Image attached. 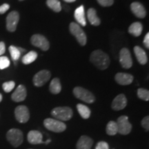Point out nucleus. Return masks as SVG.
I'll return each instance as SVG.
<instances>
[{"instance_id": "obj_1", "label": "nucleus", "mask_w": 149, "mask_h": 149, "mask_svg": "<svg viewBox=\"0 0 149 149\" xmlns=\"http://www.w3.org/2000/svg\"><path fill=\"white\" fill-rule=\"evenodd\" d=\"M91 61L100 70H106L110 65L109 56L101 50H96L91 53Z\"/></svg>"}, {"instance_id": "obj_2", "label": "nucleus", "mask_w": 149, "mask_h": 149, "mask_svg": "<svg viewBox=\"0 0 149 149\" xmlns=\"http://www.w3.org/2000/svg\"><path fill=\"white\" fill-rule=\"evenodd\" d=\"M51 115L56 120L59 121H68L73 115L72 110L69 107H56L51 111Z\"/></svg>"}, {"instance_id": "obj_3", "label": "nucleus", "mask_w": 149, "mask_h": 149, "mask_svg": "<svg viewBox=\"0 0 149 149\" xmlns=\"http://www.w3.org/2000/svg\"><path fill=\"white\" fill-rule=\"evenodd\" d=\"M6 139L13 146H19L24 141L23 133L21 130L17 128H12L6 133Z\"/></svg>"}, {"instance_id": "obj_4", "label": "nucleus", "mask_w": 149, "mask_h": 149, "mask_svg": "<svg viewBox=\"0 0 149 149\" xmlns=\"http://www.w3.org/2000/svg\"><path fill=\"white\" fill-rule=\"evenodd\" d=\"M73 94L77 99L88 104H92L95 101L94 95L82 87L77 86L73 89Z\"/></svg>"}, {"instance_id": "obj_5", "label": "nucleus", "mask_w": 149, "mask_h": 149, "mask_svg": "<svg viewBox=\"0 0 149 149\" xmlns=\"http://www.w3.org/2000/svg\"><path fill=\"white\" fill-rule=\"evenodd\" d=\"M44 125L48 130L55 133H61L66 129V125L64 122L53 118H47L44 120Z\"/></svg>"}, {"instance_id": "obj_6", "label": "nucleus", "mask_w": 149, "mask_h": 149, "mask_svg": "<svg viewBox=\"0 0 149 149\" xmlns=\"http://www.w3.org/2000/svg\"><path fill=\"white\" fill-rule=\"evenodd\" d=\"M69 30L71 34L77 39L80 45L84 46L86 44V35L79 24L74 22H71L69 26Z\"/></svg>"}, {"instance_id": "obj_7", "label": "nucleus", "mask_w": 149, "mask_h": 149, "mask_svg": "<svg viewBox=\"0 0 149 149\" xmlns=\"http://www.w3.org/2000/svg\"><path fill=\"white\" fill-rule=\"evenodd\" d=\"M117 133L121 135H128L132 130V125L128 121V117L126 115H122L117 119Z\"/></svg>"}, {"instance_id": "obj_8", "label": "nucleus", "mask_w": 149, "mask_h": 149, "mask_svg": "<svg viewBox=\"0 0 149 149\" xmlns=\"http://www.w3.org/2000/svg\"><path fill=\"white\" fill-rule=\"evenodd\" d=\"M31 42L33 46L41 48L42 51H48L49 49L50 44L47 39L42 35L36 34L31 37Z\"/></svg>"}, {"instance_id": "obj_9", "label": "nucleus", "mask_w": 149, "mask_h": 149, "mask_svg": "<svg viewBox=\"0 0 149 149\" xmlns=\"http://www.w3.org/2000/svg\"><path fill=\"white\" fill-rule=\"evenodd\" d=\"M51 77V74L47 70H42L35 74L33 81L35 86L41 87L47 82Z\"/></svg>"}, {"instance_id": "obj_10", "label": "nucleus", "mask_w": 149, "mask_h": 149, "mask_svg": "<svg viewBox=\"0 0 149 149\" xmlns=\"http://www.w3.org/2000/svg\"><path fill=\"white\" fill-rule=\"evenodd\" d=\"M15 116L19 123H26L29 120V110L26 106H18L15 110Z\"/></svg>"}, {"instance_id": "obj_11", "label": "nucleus", "mask_w": 149, "mask_h": 149, "mask_svg": "<svg viewBox=\"0 0 149 149\" xmlns=\"http://www.w3.org/2000/svg\"><path fill=\"white\" fill-rule=\"evenodd\" d=\"M120 61L122 66L124 68H131L133 66V60H132L131 55L129 50L126 48H123L120 53Z\"/></svg>"}, {"instance_id": "obj_12", "label": "nucleus", "mask_w": 149, "mask_h": 149, "mask_svg": "<svg viewBox=\"0 0 149 149\" xmlns=\"http://www.w3.org/2000/svg\"><path fill=\"white\" fill-rule=\"evenodd\" d=\"M19 20V14L17 11H12L6 17V29L10 32L15 31Z\"/></svg>"}, {"instance_id": "obj_13", "label": "nucleus", "mask_w": 149, "mask_h": 149, "mask_svg": "<svg viewBox=\"0 0 149 149\" xmlns=\"http://www.w3.org/2000/svg\"><path fill=\"white\" fill-rule=\"evenodd\" d=\"M127 105V100L124 94L118 95L112 102L111 107L114 111H121Z\"/></svg>"}, {"instance_id": "obj_14", "label": "nucleus", "mask_w": 149, "mask_h": 149, "mask_svg": "<svg viewBox=\"0 0 149 149\" xmlns=\"http://www.w3.org/2000/svg\"><path fill=\"white\" fill-rule=\"evenodd\" d=\"M26 95L27 92L26 87L24 85H19L12 94L11 99L15 102H20L25 100Z\"/></svg>"}, {"instance_id": "obj_15", "label": "nucleus", "mask_w": 149, "mask_h": 149, "mask_svg": "<svg viewBox=\"0 0 149 149\" xmlns=\"http://www.w3.org/2000/svg\"><path fill=\"white\" fill-rule=\"evenodd\" d=\"M115 79L116 82L120 85L126 86L129 85L133 82L134 77L130 74L125 73V72H119L116 74Z\"/></svg>"}, {"instance_id": "obj_16", "label": "nucleus", "mask_w": 149, "mask_h": 149, "mask_svg": "<svg viewBox=\"0 0 149 149\" xmlns=\"http://www.w3.org/2000/svg\"><path fill=\"white\" fill-rule=\"evenodd\" d=\"M130 9L133 13L138 18H144L146 17V11L144 6L139 2H133L130 5Z\"/></svg>"}, {"instance_id": "obj_17", "label": "nucleus", "mask_w": 149, "mask_h": 149, "mask_svg": "<svg viewBox=\"0 0 149 149\" xmlns=\"http://www.w3.org/2000/svg\"><path fill=\"white\" fill-rule=\"evenodd\" d=\"M42 134L38 130H31L27 135L28 141L31 144H39L44 143Z\"/></svg>"}, {"instance_id": "obj_18", "label": "nucleus", "mask_w": 149, "mask_h": 149, "mask_svg": "<svg viewBox=\"0 0 149 149\" xmlns=\"http://www.w3.org/2000/svg\"><path fill=\"white\" fill-rule=\"evenodd\" d=\"M93 144V140L88 136L82 135L80 137L76 144L77 149H91Z\"/></svg>"}, {"instance_id": "obj_19", "label": "nucleus", "mask_w": 149, "mask_h": 149, "mask_svg": "<svg viewBox=\"0 0 149 149\" xmlns=\"http://www.w3.org/2000/svg\"><path fill=\"white\" fill-rule=\"evenodd\" d=\"M74 17L79 24V25L85 26L86 25V21L85 18V13H84V7L83 5L80 6L74 10Z\"/></svg>"}, {"instance_id": "obj_20", "label": "nucleus", "mask_w": 149, "mask_h": 149, "mask_svg": "<svg viewBox=\"0 0 149 149\" xmlns=\"http://www.w3.org/2000/svg\"><path fill=\"white\" fill-rule=\"evenodd\" d=\"M134 53L137 57V61L141 65L146 64L148 61V57H147L146 53L142 48L138 46H136L134 47Z\"/></svg>"}, {"instance_id": "obj_21", "label": "nucleus", "mask_w": 149, "mask_h": 149, "mask_svg": "<svg viewBox=\"0 0 149 149\" xmlns=\"http://www.w3.org/2000/svg\"><path fill=\"white\" fill-rule=\"evenodd\" d=\"M87 17H88V19L90 23L93 26H97L101 23L100 19L97 17V12L95 8H89L88 12H87Z\"/></svg>"}, {"instance_id": "obj_22", "label": "nucleus", "mask_w": 149, "mask_h": 149, "mask_svg": "<svg viewBox=\"0 0 149 149\" xmlns=\"http://www.w3.org/2000/svg\"><path fill=\"white\" fill-rule=\"evenodd\" d=\"M142 24L140 22H134L128 28V33L134 37H139L142 33Z\"/></svg>"}, {"instance_id": "obj_23", "label": "nucleus", "mask_w": 149, "mask_h": 149, "mask_svg": "<svg viewBox=\"0 0 149 149\" xmlns=\"http://www.w3.org/2000/svg\"><path fill=\"white\" fill-rule=\"evenodd\" d=\"M50 92L53 94H59L61 91V85L58 78H54L49 86Z\"/></svg>"}, {"instance_id": "obj_24", "label": "nucleus", "mask_w": 149, "mask_h": 149, "mask_svg": "<svg viewBox=\"0 0 149 149\" xmlns=\"http://www.w3.org/2000/svg\"><path fill=\"white\" fill-rule=\"evenodd\" d=\"M77 109L78 113L82 118L88 119L91 116V110L88 107L81 104H78L77 105Z\"/></svg>"}, {"instance_id": "obj_25", "label": "nucleus", "mask_w": 149, "mask_h": 149, "mask_svg": "<svg viewBox=\"0 0 149 149\" xmlns=\"http://www.w3.org/2000/svg\"><path fill=\"white\" fill-rule=\"evenodd\" d=\"M37 58V53L35 51H31L22 57V62L24 64L28 65L33 63Z\"/></svg>"}, {"instance_id": "obj_26", "label": "nucleus", "mask_w": 149, "mask_h": 149, "mask_svg": "<svg viewBox=\"0 0 149 149\" xmlns=\"http://www.w3.org/2000/svg\"><path fill=\"white\" fill-rule=\"evenodd\" d=\"M46 4L50 8L55 12H60L61 10V3L59 0H47Z\"/></svg>"}, {"instance_id": "obj_27", "label": "nucleus", "mask_w": 149, "mask_h": 149, "mask_svg": "<svg viewBox=\"0 0 149 149\" xmlns=\"http://www.w3.org/2000/svg\"><path fill=\"white\" fill-rule=\"evenodd\" d=\"M106 131L109 135H115L117 133V124L116 122L114 121H110L107 124Z\"/></svg>"}, {"instance_id": "obj_28", "label": "nucleus", "mask_w": 149, "mask_h": 149, "mask_svg": "<svg viewBox=\"0 0 149 149\" xmlns=\"http://www.w3.org/2000/svg\"><path fill=\"white\" fill-rule=\"evenodd\" d=\"M9 52H10V56L13 61L18 60L22 54L21 51L19 50V48L15 47L14 46H10L9 47Z\"/></svg>"}, {"instance_id": "obj_29", "label": "nucleus", "mask_w": 149, "mask_h": 149, "mask_svg": "<svg viewBox=\"0 0 149 149\" xmlns=\"http://www.w3.org/2000/svg\"><path fill=\"white\" fill-rule=\"evenodd\" d=\"M137 96L141 100L144 101H148L149 100V91L144 88H139L137 90Z\"/></svg>"}, {"instance_id": "obj_30", "label": "nucleus", "mask_w": 149, "mask_h": 149, "mask_svg": "<svg viewBox=\"0 0 149 149\" xmlns=\"http://www.w3.org/2000/svg\"><path fill=\"white\" fill-rule=\"evenodd\" d=\"M10 60L7 57L5 56H1L0 57V69L3 70L8 68L10 66Z\"/></svg>"}, {"instance_id": "obj_31", "label": "nucleus", "mask_w": 149, "mask_h": 149, "mask_svg": "<svg viewBox=\"0 0 149 149\" xmlns=\"http://www.w3.org/2000/svg\"><path fill=\"white\" fill-rule=\"evenodd\" d=\"M15 83L13 81H10L3 83L2 88L6 93H10L15 88Z\"/></svg>"}, {"instance_id": "obj_32", "label": "nucleus", "mask_w": 149, "mask_h": 149, "mask_svg": "<svg viewBox=\"0 0 149 149\" xmlns=\"http://www.w3.org/2000/svg\"><path fill=\"white\" fill-rule=\"evenodd\" d=\"M97 1L100 5L104 7L111 6L114 3V0H97Z\"/></svg>"}, {"instance_id": "obj_33", "label": "nucleus", "mask_w": 149, "mask_h": 149, "mask_svg": "<svg viewBox=\"0 0 149 149\" xmlns=\"http://www.w3.org/2000/svg\"><path fill=\"white\" fill-rule=\"evenodd\" d=\"M95 149H109V144L106 141H99L95 147Z\"/></svg>"}, {"instance_id": "obj_34", "label": "nucleus", "mask_w": 149, "mask_h": 149, "mask_svg": "<svg viewBox=\"0 0 149 149\" xmlns=\"http://www.w3.org/2000/svg\"><path fill=\"white\" fill-rule=\"evenodd\" d=\"M141 126L146 131L149 130V117L146 116L141 121Z\"/></svg>"}, {"instance_id": "obj_35", "label": "nucleus", "mask_w": 149, "mask_h": 149, "mask_svg": "<svg viewBox=\"0 0 149 149\" xmlns=\"http://www.w3.org/2000/svg\"><path fill=\"white\" fill-rule=\"evenodd\" d=\"M9 8H10V6L8 3H3L0 6V14L5 13L7 10H8Z\"/></svg>"}, {"instance_id": "obj_36", "label": "nucleus", "mask_w": 149, "mask_h": 149, "mask_svg": "<svg viewBox=\"0 0 149 149\" xmlns=\"http://www.w3.org/2000/svg\"><path fill=\"white\" fill-rule=\"evenodd\" d=\"M6 51V46L5 44L3 42H0V57L5 53Z\"/></svg>"}, {"instance_id": "obj_37", "label": "nucleus", "mask_w": 149, "mask_h": 149, "mask_svg": "<svg viewBox=\"0 0 149 149\" xmlns=\"http://www.w3.org/2000/svg\"><path fill=\"white\" fill-rule=\"evenodd\" d=\"M144 44L146 48H149V33H147L144 40Z\"/></svg>"}, {"instance_id": "obj_38", "label": "nucleus", "mask_w": 149, "mask_h": 149, "mask_svg": "<svg viewBox=\"0 0 149 149\" xmlns=\"http://www.w3.org/2000/svg\"><path fill=\"white\" fill-rule=\"evenodd\" d=\"M64 1H65L67 3H72V2H74V1H75L76 0H64Z\"/></svg>"}, {"instance_id": "obj_39", "label": "nucleus", "mask_w": 149, "mask_h": 149, "mask_svg": "<svg viewBox=\"0 0 149 149\" xmlns=\"http://www.w3.org/2000/svg\"><path fill=\"white\" fill-rule=\"evenodd\" d=\"M51 139H48V140H47V141H45V142H44V144H49V143H50V142H51Z\"/></svg>"}, {"instance_id": "obj_40", "label": "nucleus", "mask_w": 149, "mask_h": 149, "mask_svg": "<svg viewBox=\"0 0 149 149\" xmlns=\"http://www.w3.org/2000/svg\"><path fill=\"white\" fill-rule=\"evenodd\" d=\"M2 98H3L2 95H1V93H0V102H1V101H2Z\"/></svg>"}, {"instance_id": "obj_41", "label": "nucleus", "mask_w": 149, "mask_h": 149, "mask_svg": "<svg viewBox=\"0 0 149 149\" xmlns=\"http://www.w3.org/2000/svg\"><path fill=\"white\" fill-rule=\"evenodd\" d=\"M19 1H24V0H19Z\"/></svg>"}]
</instances>
